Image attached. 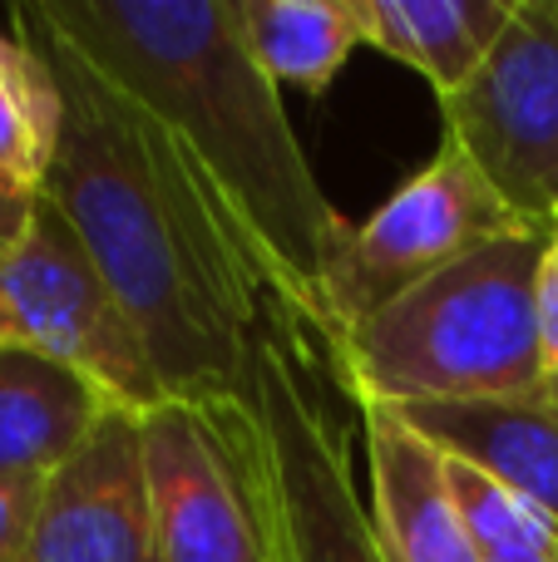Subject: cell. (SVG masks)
<instances>
[{"label":"cell","instance_id":"19","mask_svg":"<svg viewBox=\"0 0 558 562\" xmlns=\"http://www.w3.org/2000/svg\"><path fill=\"white\" fill-rule=\"evenodd\" d=\"M35 203H40V193H15V188L0 183V252H10L25 237Z\"/></svg>","mask_w":558,"mask_h":562},{"label":"cell","instance_id":"20","mask_svg":"<svg viewBox=\"0 0 558 562\" xmlns=\"http://www.w3.org/2000/svg\"><path fill=\"white\" fill-rule=\"evenodd\" d=\"M549 400H554V405H558V375L549 380Z\"/></svg>","mask_w":558,"mask_h":562},{"label":"cell","instance_id":"17","mask_svg":"<svg viewBox=\"0 0 558 562\" xmlns=\"http://www.w3.org/2000/svg\"><path fill=\"white\" fill-rule=\"evenodd\" d=\"M40 488L45 484H0V562H25Z\"/></svg>","mask_w":558,"mask_h":562},{"label":"cell","instance_id":"14","mask_svg":"<svg viewBox=\"0 0 558 562\" xmlns=\"http://www.w3.org/2000/svg\"><path fill=\"white\" fill-rule=\"evenodd\" d=\"M237 25L277 89L326 94L361 45L356 0H237Z\"/></svg>","mask_w":558,"mask_h":562},{"label":"cell","instance_id":"5","mask_svg":"<svg viewBox=\"0 0 558 562\" xmlns=\"http://www.w3.org/2000/svg\"><path fill=\"white\" fill-rule=\"evenodd\" d=\"M158 562H277L267 435L253 400H164L144 415Z\"/></svg>","mask_w":558,"mask_h":562},{"label":"cell","instance_id":"16","mask_svg":"<svg viewBox=\"0 0 558 562\" xmlns=\"http://www.w3.org/2000/svg\"><path fill=\"white\" fill-rule=\"evenodd\" d=\"M450 488L480 562H558V524L529 498L460 459H450Z\"/></svg>","mask_w":558,"mask_h":562},{"label":"cell","instance_id":"8","mask_svg":"<svg viewBox=\"0 0 558 562\" xmlns=\"http://www.w3.org/2000/svg\"><path fill=\"white\" fill-rule=\"evenodd\" d=\"M445 138L524 217L558 213V0H520L465 89L440 99Z\"/></svg>","mask_w":558,"mask_h":562},{"label":"cell","instance_id":"1","mask_svg":"<svg viewBox=\"0 0 558 562\" xmlns=\"http://www.w3.org/2000/svg\"><path fill=\"white\" fill-rule=\"evenodd\" d=\"M10 25L59 89L40 193L85 237L164 395L253 400V346L272 291L223 198L164 119L99 75L35 0L10 5Z\"/></svg>","mask_w":558,"mask_h":562},{"label":"cell","instance_id":"6","mask_svg":"<svg viewBox=\"0 0 558 562\" xmlns=\"http://www.w3.org/2000/svg\"><path fill=\"white\" fill-rule=\"evenodd\" d=\"M534 227L490 188L460 144L440 138L435 158L405 178L366 223L346 227L316 281V340L336 346L351 326L391 306L425 277L480 252L494 237ZM544 227V223H539Z\"/></svg>","mask_w":558,"mask_h":562},{"label":"cell","instance_id":"11","mask_svg":"<svg viewBox=\"0 0 558 562\" xmlns=\"http://www.w3.org/2000/svg\"><path fill=\"white\" fill-rule=\"evenodd\" d=\"M440 454L475 464L558 524V405L529 400H465V405H405L401 409Z\"/></svg>","mask_w":558,"mask_h":562},{"label":"cell","instance_id":"4","mask_svg":"<svg viewBox=\"0 0 558 562\" xmlns=\"http://www.w3.org/2000/svg\"><path fill=\"white\" fill-rule=\"evenodd\" d=\"M332 360L297 311L267 296L253 346V405L267 435L277 562H391L356 498L351 425L332 405Z\"/></svg>","mask_w":558,"mask_h":562},{"label":"cell","instance_id":"9","mask_svg":"<svg viewBox=\"0 0 558 562\" xmlns=\"http://www.w3.org/2000/svg\"><path fill=\"white\" fill-rule=\"evenodd\" d=\"M25 562H158L138 409L114 405L45 479Z\"/></svg>","mask_w":558,"mask_h":562},{"label":"cell","instance_id":"2","mask_svg":"<svg viewBox=\"0 0 558 562\" xmlns=\"http://www.w3.org/2000/svg\"><path fill=\"white\" fill-rule=\"evenodd\" d=\"M35 10L164 119L233 213L272 301L316 330V281L351 223L316 183L237 10L227 0H35Z\"/></svg>","mask_w":558,"mask_h":562},{"label":"cell","instance_id":"12","mask_svg":"<svg viewBox=\"0 0 558 562\" xmlns=\"http://www.w3.org/2000/svg\"><path fill=\"white\" fill-rule=\"evenodd\" d=\"M114 409L89 375L0 346V484H45Z\"/></svg>","mask_w":558,"mask_h":562},{"label":"cell","instance_id":"15","mask_svg":"<svg viewBox=\"0 0 558 562\" xmlns=\"http://www.w3.org/2000/svg\"><path fill=\"white\" fill-rule=\"evenodd\" d=\"M59 138V89L20 35H0V183L40 193Z\"/></svg>","mask_w":558,"mask_h":562},{"label":"cell","instance_id":"10","mask_svg":"<svg viewBox=\"0 0 558 562\" xmlns=\"http://www.w3.org/2000/svg\"><path fill=\"white\" fill-rule=\"evenodd\" d=\"M366 469L371 524L391 562H480L465 538L450 488V454L431 445L401 409L366 405Z\"/></svg>","mask_w":558,"mask_h":562},{"label":"cell","instance_id":"18","mask_svg":"<svg viewBox=\"0 0 558 562\" xmlns=\"http://www.w3.org/2000/svg\"><path fill=\"white\" fill-rule=\"evenodd\" d=\"M539 336H544V366L549 380L558 375V213L544 223V252H539Z\"/></svg>","mask_w":558,"mask_h":562},{"label":"cell","instance_id":"7","mask_svg":"<svg viewBox=\"0 0 558 562\" xmlns=\"http://www.w3.org/2000/svg\"><path fill=\"white\" fill-rule=\"evenodd\" d=\"M0 346L59 360L138 415L168 400L85 237L45 193L30 213L25 237L0 252Z\"/></svg>","mask_w":558,"mask_h":562},{"label":"cell","instance_id":"3","mask_svg":"<svg viewBox=\"0 0 558 562\" xmlns=\"http://www.w3.org/2000/svg\"><path fill=\"white\" fill-rule=\"evenodd\" d=\"M539 252L544 227L534 223L425 277L326 346L336 385L356 409L544 395Z\"/></svg>","mask_w":558,"mask_h":562},{"label":"cell","instance_id":"13","mask_svg":"<svg viewBox=\"0 0 558 562\" xmlns=\"http://www.w3.org/2000/svg\"><path fill=\"white\" fill-rule=\"evenodd\" d=\"M520 0H356L361 45L415 69L435 99L465 89L500 45Z\"/></svg>","mask_w":558,"mask_h":562}]
</instances>
